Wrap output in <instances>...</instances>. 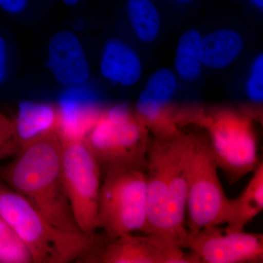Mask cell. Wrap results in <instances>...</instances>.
<instances>
[{
  "label": "cell",
  "instance_id": "obj_1",
  "mask_svg": "<svg viewBox=\"0 0 263 263\" xmlns=\"http://www.w3.org/2000/svg\"><path fill=\"white\" fill-rule=\"evenodd\" d=\"M193 136L151 140L146 177L148 214L143 233L162 237L180 247L186 224L188 174Z\"/></svg>",
  "mask_w": 263,
  "mask_h": 263
},
{
  "label": "cell",
  "instance_id": "obj_2",
  "mask_svg": "<svg viewBox=\"0 0 263 263\" xmlns=\"http://www.w3.org/2000/svg\"><path fill=\"white\" fill-rule=\"evenodd\" d=\"M0 168V179L64 231L84 234L76 224L62 179V140L58 132L33 141Z\"/></svg>",
  "mask_w": 263,
  "mask_h": 263
},
{
  "label": "cell",
  "instance_id": "obj_3",
  "mask_svg": "<svg viewBox=\"0 0 263 263\" xmlns=\"http://www.w3.org/2000/svg\"><path fill=\"white\" fill-rule=\"evenodd\" d=\"M0 216L23 242L34 263L72 262L89 252L98 238L96 234H76L57 228L1 179Z\"/></svg>",
  "mask_w": 263,
  "mask_h": 263
},
{
  "label": "cell",
  "instance_id": "obj_4",
  "mask_svg": "<svg viewBox=\"0 0 263 263\" xmlns=\"http://www.w3.org/2000/svg\"><path fill=\"white\" fill-rule=\"evenodd\" d=\"M84 140L105 174L127 170L146 172L148 129L126 104L102 110Z\"/></svg>",
  "mask_w": 263,
  "mask_h": 263
},
{
  "label": "cell",
  "instance_id": "obj_5",
  "mask_svg": "<svg viewBox=\"0 0 263 263\" xmlns=\"http://www.w3.org/2000/svg\"><path fill=\"white\" fill-rule=\"evenodd\" d=\"M148 214L146 173L138 170L105 174L100 187L98 229L109 240L119 235L143 233Z\"/></svg>",
  "mask_w": 263,
  "mask_h": 263
},
{
  "label": "cell",
  "instance_id": "obj_6",
  "mask_svg": "<svg viewBox=\"0 0 263 263\" xmlns=\"http://www.w3.org/2000/svg\"><path fill=\"white\" fill-rule=\"evenodd\" d=\"M207 138L193 136L188 174L186 228L196 232L226 224L231 200L223 190Z\"/></svg>",
  "mask_w": 263,
  "mask_h": 263
},
{
  "label": "cell",
  "instance_id": "obj_7",
  "mask_svg": "<svg viewBox=\"0 0 263 263\" xmlns=\"http://www.w3.org/2000/svg\"><path fill=\"white\" fill-rule=\"evenodd\" d=\"M62 172L71 211L79 230H98L101 169L84 138H62Z\"/></svg>",
  "mask_w": 263,
  "mask_h": 263
},
{
  "label": "cell",
  "instance_id": "obj_8",
  "mask_svg": "<svg viewBox=\"0 0 263 263\" xmlns=\"http://www.w3.org/2000/svg\"><path fill=\"white\" fill-rule=\"evenodd\" d=\"M207 128L211 152L230 184L257 168V138L247 117L224 110L211 118Z\"/></svg>",
  "mask_w": 263,
  "mask_h": 263
},
{
  "label": "cell",
  "instance_id": "obj_9",
  "mask_svg": "<svg viewBox=\"0 0 263 263\" xmlns=\"http://www.w3.org/2000/svg\"><path fill=\"white\" fill-rule=\"evenodd\" d=\"M180 247L196 254L202 263H260L263 235L259 233H227L219 226L189 231Z\"/></svg>",
  "mask_w": 263,
  "mask_h": 263
},
{
  "label": "cell",
  "instance_id": "obj_10",
  "mask_svg": "<svg viewBox=\"0 0 263 263\" xmlns=\"http://www.w3.org/2000/svg\"><path fill=\"white\" fill-rule=\"evenodd\" d=\"M92 260L101 263H201L193 252L187 253L158 235L127 233L103 241L91 254Z\"/></svg>",
  "mask_w": 263,
  "mask_h": 263
},
{
  "label": "cell",
  "instance_id": "obj_11",
  "mask_svg": "<svg viewBox=\"0 0 263 263\" xmlns=\"http://www.w3.org/2000/svg\"><path fill=\"white\" fill-rule=\"evenodd\" d=\"M57 109L62 138H84L102 112L94 91L85 84L67 86Z\"/></svg>",
  "mask_w": 263,
  "mask_h": 263
},
{
  "label": "cell",
  "instance_id": "obj_12",
  "mask_svg": "<svg viewBox=\"0 0 263 263\" xmlns=\"http://www.w3.org/2000/svg\"><path fill=\"white\" fill-rule=\"evenodd\" d=\"M48 66L54 79L67 86L86 84L90 76L89 62L75 33L60 31L48 45Z\"/></svg>",
  "mask_w": 263,
  "mask_h": 263
},
{
  "label": "cell",
  "instance_id": "obj_13",
  "mask_svg": "<svg viewBox=\"0 0 263 263\" xmlns=\"http://www.w3.org/2000/svg\"><path fill=\"white\" fill-rule=\"evenodd\" d=\"M58 109L51 104L23 101L19 104L13 136L19 150L33 141L57 132Z\"/></svg>",
  "mask_w": 263,
  "mask_h": 263
},
{
  "label": "cell",
  "instance_id": "obj_14",
  "mask_svg": "<svg viewBox=\"0 0 263 263\" xmlns=\"http://www.w3.org/2000/svg\"><path fill=\"white\" fill-rule=\"evenodd\" d=\"M100 73L114 84L131 87L143 75V64L136 50L121 40L113 39L105 44L100 64Z\"/></svg>",
  "mask_w": 263,
  "mask_h": 263
},
{
  "label": "cell",
  "instance_id": "obj_15",
  "mask_svg": "<svg viewBox=\"0 0 263 263\" xmlns=\"http://www.w3.org/2000/svg\"><path fill=\"white\" fill-rule=\"evenodd\" d=\"M245 41L235 29H216L202 36L200 42V57L204 67L223 70L233 63L241 55Z\"/></svg>",
  "mask_w": 263,
  "mask_h": 263
},
{
  "label": "cell",
  "instance_id": "obj_16",
  "mask_svg": "<svg viewBox=\"0 0 263 263\" xmlns=\"http://www.w3.org/2000/svg\"><path fill=\"white\" fill-rule=\"evenodd\" d=\"M252 177L239 196L231 200L227 233L245 231L246 226L263 210V164L252 172Z\"/></svg>",
  "mask_w": 263,
  "mask_h": 263
},
{
  "label": "cell",
  "instance_id": "obj_17",
  "mask_svg": "<svg viewBox=\"0 0 263 263\" xmlns=\"http://www.w3.org/2000/svg\"><path fill=\"white\" fill-rule=\"evenodd\" d=\"M201 33L195 29H188L178 41L174 57V72L179 79L194 81L201 74L203 65L200 57Z\"/></svg>",
  "mask_w": 263,
  "mask_h": 263
},
{
  "label": "cell",
  "instance_id": "obj_18",
  "mask_svg": "<svg viewBox=\"0 0 263 263\" xmlns=\"http://www.w3.org/2000/svg\"><path fill=\"white\" fill-rule=\"evenodd\" d=\"M127 16L132 30L138 41L151 43L158 37L162 20L152 0H129Z\"/></svg>",
  "mask_w": 263,
  "mask_h": 263
},
{
  "label": "cell",
  "instance_id": "obj_19",
  "mask_svg": "<svg viewBox=\"0 0 263 263\" xmlns=\"http://www.w3.org/2000/svg\"><path fill=\"white\" fill-rule=\"evenodd\" d=\"M179 86V78L174 70L158 69L148 77L143 92L152 100L169 106Z\"/></svg>",
  "mask_w": 263,
  "mask_h": 263
},
{
  "label": "cell",
  "instance_id": "obj_20",
  "mask_svg": "<svg viewBox=\"0 0 263 263\" xmlns=\"http://www.w3.org/2000/svg\"><path fill=\"white\" fill-rule=\"evenodd\" d=\"M32 257L16 233L0 216V263H30Z\"/></svg>",
  "mask_w": 263,
  "mask_h": 263
},
{
  "label": "cell",
  "instance_id": "obj_21",
  "mask_svg": "<svg viewBox=\"0 0 263 263\" xmlns=\"http://www.w3.org/2000/svg\"><path fill=\"white\" fill-rule=\"evenodd\" d=\"M247 98L259 105L263 101V55H258L252 62L245 84Z\"/></svg>",
  "mask_w": 263,
  "mask_h": 263
},
{
  "label": "cell",
  "instance_id": "obj_22",
  "mask_svg": "<svg viewBox=\"0 0 263 263\" xmlns=\"http://www.w3.org/2000/svg\"><path fill=\"white\" fill-rule=\"evenodd\" d=\"M18 151L13 136L12 123L0 115V161L15 155Z\"/></svg>",
  "mask_w": 263,
  "mask_h": 263
},
{
  "label": "cell",
  "instance_id": "obj_23",
  "mask_svg": "<svg viewBox=\"0 0 263 263\" xmlns=\"http://www.w3.org/2000/svg\"><path fill=\"white\" fill-rule=\"evenodd\" d=\"M8 45L3 36L0 35V84L4 82L8 75Z\"/></svg>",
  "mask_w": 263,
  "mask_h": 263
},
{
  "label": "cell",
  "instance_id": "obj_24",
  "mask_svg": "<svg viewBox=\"0 0 263 263\" xmlns=\"http://www.w3.org/2000/svg\"><path fill=\"white\" fill-rule=\"evenodd\" d=\"M27 0H0V7L10 14H18L27 6Z\"/></svg>",
  "mask_w": 263,
  "mask_h": 263
},
{
  "label": "cell",
  "instance_id": "obj_25",
  "mask_svg": "<svg viewBox=\"0 0 263 263\" xmlns=\"http://www.w3.org/2000/svg\"><path fill=\"white\" fill-rule=\"evenodd\" d=\"M251 3L259 9H263V0H249Z\"/></svg>",
  "mask_w": 263,
  "mask_h": 263
},
{
  "label": "cell",
  "instance_id": "obj_26",
  "mask_svg": "<svg viewBox=\"0 0 263 263\" xmlns=\"http://www.w3.org/2000/svg\"><path fill=\"white\" fill-rule=\"evenodd\" d=\"M63 2L67 5H74L76 4L78 0H63Z\"/></svg>",
  "mask_w": 263,
  "mask_h": 263
},
{
  "label": "cell",
  "instance_id": "obj_27",
  "mask_svg": "<svg viewBox=\"0 0 263 263\" xmlns=\"http://www.w3.org/2000/svg\"><path fill=\"white\" fill-rule=\"evenodd\" d=\"M83 25H84V24H83V22H80L79 21H78L75 24H74V26H75L76 29H80V26L81 27H83Z\"/></svg>",
  "mask_w": 263,
  "mask_h": 263
},
{
  "label": "cell",
  "instance_id": "obj_28",
  "mask_svg": "<svg viewBox=\"0 0 263 263\" xmlns=\"http://www.w3.org/2000/svg\"><path fill=\"white\" fill-rule=\"evenodd\" d=\"M174 1L178 2V3H187L193 1V0H174Z\"/></svg>",
  "mask_w": 263,
  "mask_h": 263
}]
</instances>
